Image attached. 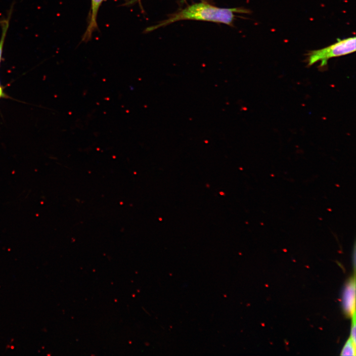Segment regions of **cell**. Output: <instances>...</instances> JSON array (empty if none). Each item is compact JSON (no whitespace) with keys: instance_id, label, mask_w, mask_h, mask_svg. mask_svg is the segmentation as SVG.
Segmentation results:
<instances>
[{"instance_id":"cell-5","label":"cell","mask_w":356,"mask_h":356,"mask_svg":"<svg viewBox=\"0 0 356 356\" xmlns=\"http://www.w3.org/2000/svg\"><path fill=\"white\" fill-rule=\"evenodd\" d=\"M11 10L9 11L8 16L3 19L0 22V25L1 28V36L0 40V63L2 56L3 46L4 44L5 38L6 37L7 29L9 26V19L11 16Z\"/></svg>"},{"instance_id":"cell-2","label":"cell","mask_w":356,"mask_h":356,"mask_svg":"<svg viewBox=\"0 0 356 356\" xmlns=\"http://www.w3.org/2000/svg\"><path fill=\"white\" fill-rule=\"evenodd\" d=\"M355 37L345 39H338L337 42L324 48L312 50L308 54L309 66L320 61V66L327 65L328 60L333 57L345 55L356 51Z\"/></svg>"},{"instance_id":"cell-4","label":"cell","mask_w":356,"mask_h":356,"mask_svg":"<svg viewBox=\"0 0 356 356\" xmlns=\"http://www.w3.org/2000/svg\"><path fill=\"white\" fill-rule=\"evenodd\" d=\"M104 0H91L90 14L89 24L83 35V41L89 40L97 28V16L99 8Z\"/></svg>"},{"instance_id":"cell-3","label":"cell","mask_w":356,"mask_h":356,"mask_svg":"<svg viewBox=\"0 0 356 356\" xmlns=\"http://www.w3.org/2000/svg\"><path fill=\"white\" fill-rule=\"evenodd\" d=\"M342 303L345 313L352 316L356 312V283L355 278H352L344 289Z\"/></svg>"},{"instance_id":"cell-9","label":"cell","mask_w":356,"mask_h":356,"mask_svg":"<svg viewBox=\"0 0 356 356\" xmlns=\"http://www.w3.org/2000/svg\"><path fill=\"white\" fill-rule=\"evenodd\" d=\"M137 0H131L130 1V3H132V2H135V1H137Z\"/></svg>"},{"instance_id":"cell-1","label":"cell","mask_w":356,"mask_h":356,"mask_svg":"<svg viewBox=\"0 0 356 356\" xmlns=\"http://www.w3.org/2000/svg\"><path fill=\"white\" fill-rule=\"evenodd\" d=\"M246 9L240 8H220L207 2H198L190 5L172 15L169 18L155 26L148 28L152 31L172 23L183 20H194L221 23L228 25L232 24L235 13H247Z\"/></svg>"},{"instance_id":"cell-8","label":"cell","mask_w":356,"mask_h":356,"mask_svg":"<svg viewBox=\"0 0 356 356\" xmlns=\"http://www.w3.org/2000/svg\"><path fill=\"white\" fill-rule=\"evenodd\" d=\"M4 96H5V94H4L3 89L0 84V98L1 97H4Z\"/></svg>"},{"instance_id":"cell-7","label":"cell","mask_w":356,"mask_h":356,"mask_svg":"<svg viewBox=\"0 0 356 356\" xmlns=\"http://www.w3.org/2000/svg\"><path fill=\"white\" fill-rule=\"evenodd\" d=\"M352 317L350 338L356 344V313L353 314Z\"/></svg>"},{"instance_id":"cell-6","label":"cell","mask_w":356,"mask_h":356,"mask_svg":"<svg viewBox=\"0 0 356 356\" xmlns=\"http://www.w3.org/2000/svg\"><path fill=\"white\" fill-rule=\"evenodd\" d=\"M341 356H355L356 355V344L350 338L346 343L341 353Z\"/></svg>"}]
</instances>
